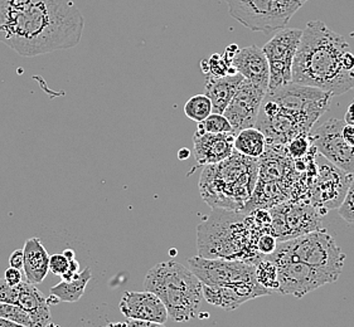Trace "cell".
<instances>
[{"mask_svg": "<svg viewBox=\"0 0 354 327\" xmlns=\"http://www.w3.org/2000/svg\"><path fill=\"white\" fill-rule=\"evenodd\" d=\"M84 29L73 0H0V42L21 57L73 48Z\"/></svg>", "mask_w": 354, "mask_h": 327, "instance_id": "obj_1", "label": "cell"}, {"mask_svg": "<svg viewBox=\"0 0 354 327\" xmlns=\"http://www.w3.org/2000/svg\"><path fill=\"white\" fill-rule=\"evenodd\" d=\"M349 50L344 37L328 28L326 23L309 21L292 61L291 82L317 87L333 97L353 90L354 72L344 66Z\"/></svg>", "mask_w": 354, "mask_h": 327, "instance_id": "obj_2", "label": "cell"}, {"mask_svg": "<svg viewBox=\"0 0 354 327\" xmlns=\"http://www.w3.org/2000/svg\"><path fill=\"white\" fill-rule=\"evenodd\" d=\"M257 159L234 150L231 157L205 165L199 180V192L207 204L226 210H240L252 198L259 174Z\"/></svg>", "mask_w": 354, "mask_h": 327, "instance_id": "obj_3", "label": "cell"}, {"mask_svg": "<svg viewBox=\"0 0 354 327\" xmlns=\"http://www.w3.org/2000/svg\"><path fill=\"white\" fill-rule=\"evenodd\" d=\"M144 288L162 299L171 320L188 322L198 316L203 285L183 264L174 261L156 264L145 276Z\"/></svg>", "mask_w": 354, "mask_h": 327, "instance_id": "obj_4", "label": "cell"}, {"mask_svg": "<svg viewBox=\"0 0 354 327\" xmlns=\"http://www.w3.org/2000/svg\"><path fill=\"white\" fill-rule=\"evenodd\" d=\"M332 93L312 86L290 82L266 91L260 108L281 115L297 128L299 135L308 136L320 116L329 110Z\"/></svg>", "mask_w": 354, "mask_h": 327, "instance_id": "obj_5", "label": "cell"}, {"mask_svg": "<svg viewBox=\"0 0 354 327\" xmlns=\"http://www.w3.org/2000/svg\"><path fill=\"white\" fill-rule=\"evenodd\" d=\"M241 215L231 210L213 208V212L197 228L198 256L205 258L240 259L248 256L254 233Z\"/></svg>", "mask_w": 354, "mask_h": 327, "instance_id": "obj_6", "label": "cell"}, {"mask_svg": "<svg viewBox=\"0 0 354 327\" xmlns=\"http://www.w3.org/2000/svg\"><path fill=\"white\" fill-rule=\"evenodd\" d=\"M266 258L272 262H303L338 279L343 272L346 255L342 252L333 235H328L326 230L315 229L295 238L277 241L275 252Z\"/></svg>", "mask_w": 354, "mask_h": 327, "instance_id": "obj_7", "label": "cell"}, {"mask_svg": "<svg viewBox=\"0 0 354 327\" xmlns=\"http://www.w3.org/2000/svg\"><path fill=\"white\" fill-rule=\"evenodd\" d=\"M230 15L252 32L270 34L285 28L308 0H225Z\"/></svg>", "mask_w": 354, "mask_h": 327, "instance_id": "obj_8", "label": "cell"}, {"mask_svg": "<svg viewBox=\"0 0 354 327\" xmlns=\"http://www.w3.org/2000/svg\"><path fill=\"white\" fill-rule=\"evenodd\" d=\"M303 29L283 28L266 43L262 50L269 62V88L277 90L291 82V68Z\"/></svg>", "mask_w": 354, "mask_h": 327, "instance_id": "obj_9", "label": "cell"}, {"mask_svg": "<svg viewBox=\"0 0 354 327\" xmlns=\"http://www.w3.org/2000/svg\"><path fill=\"white\" fill-rule=\"evenodd\" d=\"M344 125V120L329 119L318 128H312L308 137L322 157H326L338 170L352 175L354 174V146L346 143L342 136Z\"/></svg>", "mask_w": 354, "mask_h": 327, "instance_id": "obj_10", "label": "cell"}, {"mask_svg": "<svg viewBox=\"0 0 354 327\" xmlns=\"http://www.w3.org/2000/svg\"><path fill=\"white\" fill-rule=\"evenodd\" d=\"M188 266L202 285L225 286L256 279L255 264L241 259L197 256L188 259Z\"/></svg>", "mask_w": 354, "mask_h": 327, "instance_id": "obj_11", "label": "cell"}, {"mask_svg": "<svg viewBox=\"0 0 354 327\" xmlns=\"http://www.w3.org/2000/svg\"><path fill=\"white\" fill-rule=\"evenodd\" d=\"M277 293L301 299L322 286L334 284L337 278L309 264L294 261H277Z\"/></svg>", "mask_w": 354, "mask_h": 327, "instance_id": "obj_12", "label": "cell"}, {"mask_svg": "<svg viewBox=\"0 0 354 327\" xmlns=\"http://www.w3.org/2000/svg\"><path fill=\"white\" fill-rule=\"evenodd\" d=\"M265 93L266 91L248 79H242L232 100L230 101L223 112L234 134L241 131L242 128L255 126Z\"/></svg>", "mask_w": 354, "mask_h": 327, "instance_id": "obj_13", "label": "cell"}, {"mask_svg": "<svg viewBox=\"0 0 354 327\" xmlns=\"http://www.w3.org/2000/svg\"><path fill=\"white\" fill-rule=\"evenodd\" d=\"M270 217L272 232L279 241L295 238L318 229V214L308 206H277L270 210Z\"/></svg>", "mask_w": 354, "mask_h": 327, "instance_id": "obj_14", "label": "cell"}, {"mask_svg": "<svg viewBox=\"0 0 354 327\" xmlns=\"http://www.w3.org/2000/svg\"><path fill=\"white\" fill-rule=\"evenodd\" d=\"M271 295L256 279L241 281L231 285H203V299L213 306L221 307L226 311H234L248 301Z\"/></svg>", "mask_w": 354, "mask_h": 327, "instance_id": "obj_15", "label": "cell"}, {"mask_svg": "<svg viewBox=\"0 0 354 327\" xmlns=\"http://www.w3.org/2000/svg\"><path fill=\"white\" fill-rule=\"evenodd\" d=\"M119 308L127 319L150 321L159 326L169 317L162 299L150 291L125 292Z\"/></svg>", "mask_w": 354, "mask_h": 327, "instance_id": "obj_16", "label": "cell"}, {"mask_svg": "<svg viewBox=\"0 0 354 327\" xmlns=\"http://www.w3.org/2000/svg\"><path fill=\"white\" fill-rule=\"evenodd\" d=\"M234 132H201L194 134V157L201 166L223 161L234 152Z\"/></svg>", "mask_w": 354, "mask_h": 327, "instance_id": "obj_17", "label": "cell"}, {"mask_svg": "<svg viewBox=\"0 0 354 327\" xmlns=\"http://www.w3.org/2000/svg\"><path fill=\"white\" fill-rule=\"evenodd\" d=\"M232 66L237 73L251 83L268 91L269 88V62L263 50L257 46H250L236 52Z\"/></svg>", "mask_w": 354, "mask_h": 327, "instance_id": "obj_18", "label": "cell"}, {"mask_svg": "<svg viewBox=\"0 0 354 327\" xmlns=\"http://www.w3.org/2000/svg\"><path fill=\"white\" fill-rule=\"evenodd\" d=\"M18 296L15 305L28 311L35 320L36 327L53 326L50 321V305L47 304V297L37 288L35 284L28 281H21L18 284Z\"/></svg>", "mask_w": 354, "mask_h": 327, "instance_id": "obj_19", "label": "cell"}, {"mask_svg": "<svg viewBox=\"0 0 354 327\" xmlns=\"http://www.w3.org/2000/svg\"><path fill=\"white\" fill-rule=\"evenodd\" d=\"M24 264L23 270L30 284H42L50 272V255L39 238L28 239L23 248Z\"/></svg>", "mask_w": 354, "mask_h": 327, "instance_id": "obj_20", "label": "cell"}, {"mask_svg": "<svg viewBox=\"0 0 354 327\" xmlns=\"http://www.w3.org/2000/svg\"><path fill=\"white\" fill-rule=\"evenodd\" d=\"M240 73L227 75L223 77H209L207 76L205 82V95L212 102V112L223 114L227 105L232 100L234 93L242 82Z\"/></svg>", "mask_w": 354, "mask_h": 327, "instance_id": "obj_21", "label": "cell"}, {"mask_svg": "<svg viewBox=\"0 0 354 327\" xmlns=\"http://www.w3.org/2000/svg\"><path fill=\"white\" fill-rule=\"evenodd\" d=\"M266 146L265 135L255 126L242 128L234 135V150L245 157L260 159L265 154Z\"/></svg>", "mask_w": 354, "mask_h": 327, "instance_id": "obj_22", "label": "cell"}, {"mask_svg": "<svg viewBox=\"0 0 354 327\" xmlns=\"http://www.w3.org/2000/svg\"><path fill=\"white\" fill-rule=\"evenodd\" d=\"M93 278L90 268H86L81 273H76L72 281H64L58 285L50 287V295L56 296L59 302H77L85 293L86 286Z\"/></svg>", "mask_w": 354, "mask_h": 327, "instance_id": "obj_23", "label": "cell"}, {"mask_svg": "<svg viewBox=\"0 0 354 327\" xmlns=\"http://www.w3.org/2000/svg\"><path fill=\"white\" fill-rule=\"evenodd\" d=\"M252 264H255L256 281L263 288H266L271 295L277 293L279 281H277V264L263 256L261 258H256Z\"/></svg>", "mask_w": 354, "mask_h": 327, "instance_id": "obj_24", "label": "cell"}, {"mask_svg": "<svg viewBox=\"0 0 354 327\" xmlns=\"http://www.w3.org/2000/svg\"><path fill=\"white\" fill-rule=\"evenodd\" d=\"M185 114L192 121L202 122L212 114V102L207 95H196L187 101Z\"/></svg>", "mask_w": 354, "mask_h": 327, "instance_id": "obj_25", "label": "cell"}, {"mask_svg": "<svg viewBox=\"0 0 354 327\" xmlns=\"http://www.w3.org/2000/svg\"><path fill=\"white\" fill-rule=\"evenodd\" d=\"M0 317L13 321L18 326L36 327L35 320L32 319L28 311H26L24 308H21V306H18L15 304L1 302L0 304Z\"/></svg>", "mask_w": 354, "mask_h": 327, "instance_id": "obj_26", "label": "cell"}, {"mask_svg": "<svg viewBox=\"0 0 354 327\" xmlns=\"http://www.w3.org/2000/svg\"><path fill=\"white\" fill-rule=\"evenodd\" d=\"M202 70L207 76L209 77H223L227 75H234L237 73L234 66L227 62L226 58L221 54H213L208 61L202 62Z\"/></svg>", "mask_w": 354, "mask_h": 327, "instance_id": "obj_27", "label": "cell"}, {"mask_svg": "<svg viewBox=\"0 0 354 327\" xmlns=\"http://www.w3.org/2000/svg\"><path fill=\"white\" fill-rule=\"evenodd\" d=\"M197 131L201 132H213V134H221V132H234L232 126L227 120L226 116L223 114L209 115L205 120L198 122Z\"/></svg>", "mask_w": 354, "mask_h": 327, "instance_id": "obj_28", "label": "cell"}, {"mask_svg": "<svg viewBox=\"0 0 354 327\" xmlns=\"http://www.w3.org/2000/svg\"><path fill=\"white\" fill-rule=\"evenodd\" d=\"M339 215L349 224L354 223V179L349 181L347 192L339 206Z\"/></svg>", "mask_w": 354, "mask_h": 327, "instance_id": "obj_29", "label": "cell"}, {"mask_svg": "<svg viewBox=\"0 0 354 327\" xmlns=\"http://www.w3.org/2000/svg\"><path fill=\"white\" fill-rule=\"evenodd\" d=\"M288 145H289L288 151H289L290 157H294V159H301L309 151L312 143H310L308 136H297Z\"/></svg>", "mask_w": 354, "mask_h": 327, "instance_id": "obj_30", "label": "cell"}, {"mask_svg": "<svg viewBox=\"0 0 354 327\" xmlns=\"http://www.w3.org/2000/svg\"><path fill=\"white\" fill-rule=\"evenodd\" d=\"M277 246V238L274 235H262L257 238L256 249L262 256H270L275 252Z\"/></svg>", "mask_w": 354, "mask_h": 327, "instance_id": "obj_31", "label": "cell"}, {"mask_svg": "<svg viewBox=\"0 0 354 327\" xmlns=\"http://www.w3.org/2000/svg\"><path fill=\"white\" fill-rule=\"evenodd\" d=\"M18 296V286L8 285L4 278H0V304H15Z\"/></svg>", "mask_w": 354, "mask_h": 327, "instance_id": "obj_32", "label": "cell"}, {"mask_svg": "<svg viewBox=\"0 0 354 327\" xmlns=\"http://www.w3.org/2000/svg\"><path fill=\"white\" fill-rule=\"evenodd\" d=\"M50 270L56 276H62L64 272L68 270V259L62 255L50 256Z\"/></svg>", "mask_w": 354, "mask_h": 327, "instance_id": "obj_33", "label": "cell"}, {"mask_svg": "<svg viewBox=\"0 0 354 327\" xmlns=\"http://www.w3.org/2000/svg\"><path fill=\"white\" fill-rule=\"evenodd\" d=\"M4 279L7 281L8 285L17 286L21 284V270H17L15 267H9L4 273Z\"/></svg>", "mask_w": 354, "mask_h": 327, "instance_id": "obj_34", "label": "cell"}, {"mask_svg": "<svg viewBox=\"0 0 354 327\" xmlns=\"http://www.w3.org/2000/svg\"><path fill=\"white\" fill-rule=\"evenodd\" d=\"M109 326H159L156 324H153L150 321L139 320V319H128L125 322H115V324H109Z\"/></svg>", "mask_w": 354, "mask_h": 327, "instance_id": "obj_35", "label": "cell"}, {"mask_svg": "<svg viewBox=\"0 0 354 327\" xmlns=\"http://www.w3.org/2000/svg\"><path fill=\"white\" fill-rule=\"evenodd\" d=\"M23 264H24V256H23V250L17 249L10 257H9V266L15 267L17 270H23Z\"/></svg>", "mask_w": 354, "mask_h": 327, "instance_id": "obj_36", "label": "cell"}, {"mask_svg": "<svg viewBox=\"0 0 354 327\" xmlns=\"http://www.w3.org/2000/svg\"><path fill=\"white\" fill-rule=\"evenodd\" d=\"M342 136L346 143L354 146V123H346L342 128Z\"/></svg>", "mask_w": 354, "mask_h": 327, "instance_id": "obj_37", "label": "cell"}, {"mask_svg": "<svg viewBox=\"0 0 354 327\" xmlns=\"http://www.w3.org/2000/svg\"><path fill=\"white\" fill-rule=\"evenodd\" d=\"M344 121H346V123H354V102L348 108Z\"/></svg>", "mask_w": 354, "mask_h": 327, "instance_id": "obj_38", "label": "cell"}, {"mask_svg": "<svg viewBox=\"0 0 354 327\" xmlns=\"http://www.w3.org/2000/svg\"><path fill=\"white\" fill-rule=\"evenodd\" d=\"M189 157H191V150H188L187 148H183V149H180L178 151L179 160H187Z\"/></svg>", "mask_w": 354, "mask_h": 327, "instance_id": "obj_39", "label": "cell"}, {"mask_svg": "<svg viewBox=\"0 0 354 327\" xmlns=\"http://www.w3.org/2000/svg\"><path fill=\"white\" fill-rule=\"evenodd\" d=\"M68 270L73 272V273H78V270H80V264H78V261L76 258H73L71 261H68Z\"/></svg>", "mask_w": 354, "mask_h": 327, "instance_id": "obj_40", "label": "cell"}, {"mask_svg": "<svg viewBox=\"0 0 354 327\" xmlns=\"http://www.w3.org/2000/svg\"><path fill=\"white\" fill-rule=\"evenodd\" d=\"M0 327H18L17 324H15L13 321L8 320L4 317H0Z\"/></svg>", "mask_w": 354, "mask_h": 327, "instance_id": "obj_41", "label": "cell"}, {"mask_svg": "<svg viewBox=\"0 0 354 327\" xmlns=\"http://www.w3.org/2000/svg\"><path fill=\"white\" fill-rule=\"evenodd\" d=\"M64 256L68 259V261H71L73 258H76V255H75V252L72 250V249H66L64 252Z\"/></svg>", "mask_w": 354, "mask_h": 327, "instance_id": "obj_42", "label": "cell"}, {"mask_svg": "<svg viewBox=\"0 0 354 327\" xmlns=\"http://www.w3.org/2000/svg\"><path fill=\"white\" fill-rule=\"evenodd\" d=\"M176 253H177V252H176V250H170V255H171V256H174V255H176Z\"/></svg>", "mask_w": 354, "mask_h": 327, "instance_id": "obj_43", "label": "cell"}]
</instances>
